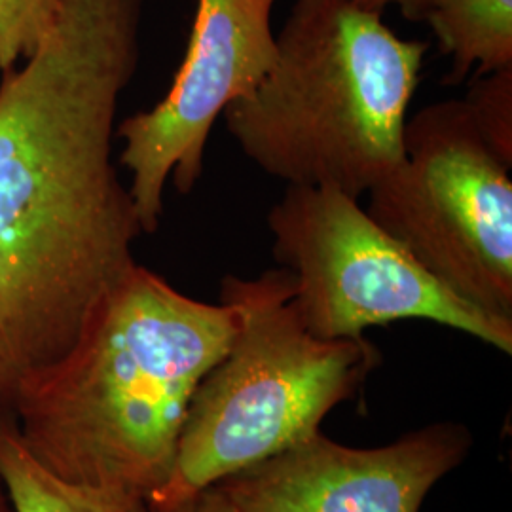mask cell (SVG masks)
<instances>
[{"instance_id": "obj_5", "label": "cell", "mask_w": 512, "mask_h": 512, "mask_svg": "<svg viewBox=\"0 0 512 512\" xmlns=\"http://www.w3.org/2000/svg\"><path fill=\"white\" fill-rule=\"evenodd\" d=\"M366 213L463 302L512 321V181L463 99L406 120L401 164L368 192Z\"/></svg>"}, {"instance_id": "obj_9", "label": "cell", "mask_w": 512, "mask_h": 512, "mask_svg": "<svg viewBox=\"0 0 512 512\" xmlns=\"http://www.w3.org/2000/svg\"><path fill=\"white\" fill-rule=\"evenodd\" d=\"M420 21L452 57L448 86L512 69V0H429Z\"/></svg>"}, {"instance_id": "obj_7", "label": "cell", "mask_w": 512, "mask_h": 512, "mask_svg": "<svg viewBox=\"0 0 512 512\" xmlns=\"http://www.w3.org/2000/svg\"><path fill=\"white\" fill-rule=\"evenodd\" d=\"M275 0H198L186 54L164 99L126 118L120 164L143 234H154L165 186L190 194L202 179L215 122L236 99L255 90L275 61Z\"/></svg>"}, {"instance_id": "obj_8", "label": "cell", "mask_w": 512, "mask_h": 512, "mask_svg": "<svg viewBox=\"0 0 512 512\" xmlns=\"http://www.w3.org/2000/svg\"><path fill=\"white\" fill-rule=\"evenodd\" d=\"M471 446L469 429L454 421L382 448H348L317 433L215 486L239 512H420Z\"/></svg>"}, {"instance_id": "obj_1", "label": "cell", "mask_w": 512, "mask_h": 512, "mask_svg": "<svg viewBox=\"0 0 512 512\" xmlns=\"http://www.w3.org/2000/svg\"><path fill=\"white\" fill-rule=\"evenodd\" d=\"M145 0H59L0 84V414L78 342L143 236L112 160Z\"/></svg>"}, {"instance_id": "obj_6", "label": "cell", "mask_w": 512, "mask_h": 512, "mask_svg": "<svg viewBox=\"0 0 512 512\" xmlns=\"http://www.w3.org/2000/svg\"><path fill=\"white\" fill-rule=\"evenodd\" d=\"M272 255L293 274L294 304L311 334L365 338L404 319L433 321L512 353V321L476 310L448 291L334 186H287L268 213Z\"/></svg>"}, {"instance_id": "obj_10", "label": "cell", "mask_w": 512, "mask_h": 512, "mask_svg": "<svg viewBox=\"0 0 512 512\" xmlns=\"http://www.w3.org/2000/svg\"><path fill=\"white\" fill-rule=\"evenodd\" d=\"M0 476L16 512H152L147 499L67 482L31 456L12 414H0Z\"/></svg>"}, {"instance_id": "obj_4", "label": "cell", "mask_w": 512, "mask_h": 512, "mask_svg": "<svg viewBox=\"0 0 512 512\" xmlns=\"http://www.w3.org/2000/svg\"><path fill=\"white\" fill-rule=\"evenodd\" d=\"M220 300L238 306V334L192 395L169 478L147 501L152 512L177 511L205 488L321 433L323 418L353 399L382 359L366 338L311 334L285 268L226 275Z\"/></svg>"}, {"instance_id": "obj_2", "label": "cell", "mask_w": 512, "mask_h": 512, "mask_svg": "<svg viewBox=\"0 0 512 512\" xmlns=\"http://www.w3.org/2000/svg\"><path fill=\"white\" fill-rule=\"evenodd\" d=\"M239 319L236 304L186 296L137 262L74 348L21 393L19 439L67 482L148 501L169 478L188 404Z\"/></svg>"}, {"instance_id": "obj_14", "label": "cell", "mask_w": 512, "mask_h": 512, "mask_svg": "<svg viewBox=\"0 0 512 512\" xmlns=\"http://www.w3.org/2000/svg\"><path fill=\"white\" fill-rule=\"evenodd\" d=\"M357 2L363 8H368L372 12H380V14H384L389 6H399L406 18L420 21L421 12L429 0H357Z\"/></svg>"}, {"instance_id": "obj_12", "label": "cell", "mask_w": 512, "mask_h": 512, "mask_svg": "<svg viewBox=\"0 0 512 512\" xmlns=\"http://www.w3.org/2000/svg\"><path fill=\"white\" fill-rule=\"evenodd\" d=\"M59 0H0V71L18 67L50 33Z\"/></svg>"}, {"instance_id": "obj_13", "label": "cell", "mask_w": 512, "mask_h": 512, "mask_svg": "<svg viewBox=\"0 0 512 512\" xmlns=\"http://www.w3.org/2000/svg\"><path fill=\"white\" fill-rule=\"evenodd\" d=\"M173 512H239L224 495L220 494L217 486H209L203 492L192 497L183 507Z\"/></svg>"}, {"instance_id": "obj_15", "label": "cell", "mask_w": 512, "mask_h": 512, "mask_svg": "<svg viewBox=\"0 0 512 512\" xmlns=\"http://www.w3.org/2000/svg\"><path fill=\"white\" fill-rule=\"evenodd\" d=\"M0 512H16L14 509V503H12V497L8 494V488L0 476Z\"/></svg>"}, {"instance_id": "obj_11", "label": "cell", "mask_w": 512, "mask_h": 512, "mask_svg": "<svg viewBox=\"0 0 512 512\" xmlns=\"http://www.w3.org/2000/svg\"><path fill=\"white\" fill-rule=\"evenodd\" d=\"M463 103L482 141L512 167V69L473 78Z\"/></svg>"}, {"instance_id": "obj_3", "label": "cell", "mask_w": 512, "mask_h": 512, "mask_svg": "<svg viewBox=\"0 0 512 512\" xmlns=\"http://www.w3.org/2000/svg\"><path fill=\"white\" fill-rule=\"evenodd\" d=\"M382 16L357 0H294L274 65L222 114L260 171L361 198L401 164L427 42L395 35Z\"/></svg>"}]
</instances>
